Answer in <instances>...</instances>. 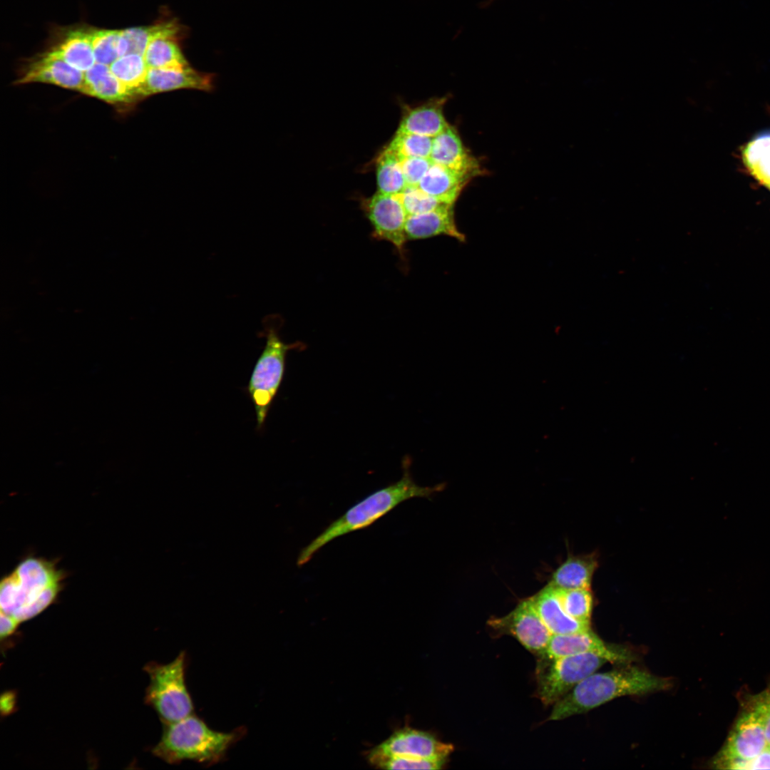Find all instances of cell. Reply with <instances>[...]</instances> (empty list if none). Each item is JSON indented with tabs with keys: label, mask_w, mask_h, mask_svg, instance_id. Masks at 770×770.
Segmentation results:
<instances>
[{
	"label": "cell",
	"mask_w": 770,
	"mask_h": 770,
	"mask_svg": "<svg viewBox=\"0 0 770 770\" xmlns=\"http://www.w3.org/2000/svg\"><path fill=\"white\" fill-rule=\"evenodd\" d=\"M430 158L433 163L467 178L474 173L477 167L473 159L468 154L458 133L450 125L433 138Z\"/></svg>",
	"instance_id": "e0dca14e"
},
{
	"label": "cell",
	"mask_w": 770,
	"mask_h": 770,
	"mask_svg": "<svg viewBox=\"0 0 770 770\" xmlns=\"http://www.w3.org/2000/svg\"><path fill=\"white\" fill-rule=\"evenodd\" d=\"M81 91L108 103L125 102L133 98L128 89L113 74L110 66L98 63L84 72Z\"/></svg>",
	"instance_id": "d6986e66"
},
{
	"label": "cell",
	"mask_w": 770,
	"mask_h": 770,
	"mask_svg": "<svg viewBox=\"0 0 770 770\" xmlns=\"http://www.w3.org/2000/svg\"><path fill=\"white\" fill-rule=\"evenodd\" d=\"M670 685L667 678L634 667L594 672L554 704L548 719H564L589 712L617 697L662 691Z\"/></svg>",
	"instance_id": "3957f363"
},
{
	"label": "cell",
	"mask_w": 770,
	"mask_h": 770,
	"mask_svg": "<svg viewBox=\"0 0 770 770\" xmlns=\"http://www.w3.org/2000/svg\"><path fill=\"white\" fill-rule=\"evenodd\" d=\"M187 654L181 651L171 662L148 663L145 671L150 682L145 702L158 714L163 724L183 719L194 713L195 706L185 683Z\"/></svg>",
	"instance_id": "8992f818"
},
{
	"label": "cell",
	"mask_w": 770,
	"mask_h": 770,
	"mask_svg": "<svg viewBox=\"0 0 770 770\" xmlns=\"http://www.w3.org/2000/svg\"><path fill=\"white\" fill-rule=\"evenodd\" d=\"M19 624L13 617L1 612V639L6 638L14 633Z\"/></svg>",
	"instance_id": "836d02e7"
},
{
	"label": "cell",
	"mask_w": 770,
	"mask_h": 770,
	"mask_svg": "<svg viewBox=\"0 0 770 770\" xmlns=\"http://www.w3.org/2000/svg\"><path fill=\"white\" fill-rule=\"evenodd\" d=\"M364 207L375 237L389 242L402 255L407 240L405 226L408 214L398 195L377 192L364 202Z\"/></svg>",
	"instance_id": "8fae6325"
},
{
	"label": "cell",
	"mask_w": 770,
	"mask_h": 770,
	"mask_svg": "<svg viewBox=\"0 0 770 770\" xmlns=\"http://www.w3.org/2000/svg\"><path fill=\"white\" fill-rule=\"evenodd\" d=\"M769 746L761 719L754 710L742 705L741 712L711 764L714 769H732L739 762L755 759Z\"/></svg>",
	"instance_id": "ba28073f"
},
{
	"label": "cell",
	"mask_w": 770,
	"mask_h": 770,
	"mask_svg": "<svg viewBox=\"0 0 770 770\" xmlns=\"http://www.w3.org/2000/svg\"><path fill=\"white\" fill-rule=\"evenodd\" d=\"M400 160L386 148L380 155L376 165L378 192L396 195L406 187Z\"/></svg>",
	"instance_id": "d4e9b609"
},
{
	"label": "cell",
	"mask_w": 770,
	"mask_h": 770,
	"mask_svg": "<svg viewBox=\"0 0 770 770\" xmlns=\"http://www.w3.org/2000/svg\"><path fill=\"white\" fill-rule=\"evenodd\" d=\"M741 704L752 709L760 717L770 745V685L759 694L746 696Z\"/></svg>",
	"instance_id": "1f68e13d"
},
{
	"label": "cell",
	"mask_w": 770,
	"mask_h": 770,
	"mask_svg": "<svg viewBox=\"0 0 770 770\" xmlns=\"http://www.w3.org/2000/svg\"><path fill=\"white\" fill-rule=\"evenodd\" d=\"M556 590L565 611L573 618L590 624L593 607V597L590 590Z\"/></svg>",
	"instance_id": "f1b7e54d"
},
{
	"label": "cell",
	"mask_w": 770,
	"mask_h": 770,
	"mask_svg": "<svg viewBox=\"0 0 770 770\" xmlns=\"http://www.w3.org/2000/svg\"><path fill=\"white\" fill-rule=\"evenodd\" d=\"M585 653H595L615 663H627L631 658L628 652L606 644L590 628L570 634L552 635L538 656L543 666L561 657Z\"/></svg>",
	"instance_id": "30bf717a"
},
{
	"label": "cell",
	"mask_w": 770,
	"mask_h": 770,
	"mask_svg": "<svg viewBox=\"0 0 770 770\" xmlns=\"http://www.w3.org/2000/svg\"><path fill=\"white\" fill-rule=\"evenodd\" d=\"M370 764L383 769H439L446 761L381 754L371 749L367 754Z\"/></svg>",
	"instance_id": "83f0119b"
},
{
	"label": "cell",
	"mask_w": 770,
	"mask_h": 770,
	"mask_svg": "<svg viewBox=\"0 0 770 770\" xmlns=\"http://www.w3.org/2000/svg\"><path fill=\"white\" fill-rule=\"evenodd\" d=\"M51 51L70 66L83 73L96 63L90 29H79L68 32L59 44Z\"/></svg>",
	"instance_id": "7402d4cb"
},
{
	"label": "cell",
	"mask_w": 770,
	"mask_h": 770,
	"mask_svg": "<svg viewBox=\"0 0 770 770\" xmlns=\"http://www.w3.org/2000/svg\"><path fill=\"white\" fill-rule=\"evenodd\" d=\"M466 179L458 172L433 163L418 186L438 201L453 205Z\"/></svg>",
	"instance_id": "44dd1931"
},
{
	"label": "cell",
	"mask_w": 770,
	"mask_h": 770,
	"mask_svg": "<svg viewBox=\"0 0 770 770\" xmlns=\"http://www.w3.org/2000/svg\"><path fill=\"white\" fill-rule=\"evenodd\" d=\"M163 725L160 739L151 753L169 764L192 761L210 766L221 762L247 732L245 727L229 732L216 731L195 713Z\"/></svg>",
	"instance_id": "277c9868"
},
{
	"label": "cell",
	"mask_w": 770,
	"mask_h": 770,
	"mask_svg": "<svg viewBox=\"0 0 770 770\" xmlns=\"http://www.w3.org/2000/svg\"><path fill=\"white\" fill-rule=\"evenodd\" d=\"M433 161L430 158L409 157L401 161L406 186H418Z\"/></svg>",
	"instance_id": "d6a6232c"
},
{
	"label": "cell",
	"mask_w": 770,
	"mask_h": 770,
	"mask_svg": "<svg viewBox=\"0 0 770 770\" xmlns=\"http://www.w3.org/2000/svg\"><path fill=\"white\" fill-rule=\"evenodd\" d=\"M398 196L408 215L427 212L448 205L426 193L419 186H406Z\"/></svg>",
	"instance_id": "4dcf8cb0"
},
{
	"label": "cell",
	"mask_w": 770,
	"mask_h": 770,
	"mask_svg": "<svg viewBox=\"0 0 770 770\" xmlns=\"http://www.w3.org/2000/svg\"><path fill=\"white\" fill-rule=\"evenodd\" d=\"M214 87V76L198 71L190 66L148 68L145 78L135 91V97L180 89L210 91Z\"/></svg>",
	"instance_id": "4fadbf2b"
},
{
	"label": "cell",
	"mask_w": 770,
	"mask_h": 770,
	"mask_svg": "<svg viewBox=\"0 0 770 770\" xmlns=\"http://www.w3.org/2000/svg\"><path fill=\"white\" fill-rule=\"evenodd\" d=\"M409 466L410 461L405 458L400 480L369 495L332 521L301 550L297 565H304L329 543L340 536L367 528L404 501L414 498H429L443 489L442 484L432 487L416 484L411 477Z\"/></svg>",
	"instance_id": "6da1fadb"
},
{
	"label": "cell",
	"mask_w": 770,
	"mask_h": 770,
	"mask_svg": "<svg viewBox=\"0 0 770 770\" xmlns=\"http://www.w3.org/2000/svg\"><path fill=\"white\" fill-rule=\"evenodd\" d=\"M433 138L397 130L386 149L400 160L409 157L430 158Z\"/></svg>",
	"instance_id": "4316f807"
},
{
	"label": "cell",
	"mask_w": 770,
	"mask_h": 770,
	"mask_svg": "<svg viewBox=\"0 0 770 770\" xmlns=\"http://www.w3.org/2000/svg\"><path fill=\"white\" fill-rule=\"evenodd\" d=\"M407 240H419L445 235L460 241L464 235L458 230L452 205H445L433 210L408 215L406 222Z\"/></svg>",
	"instance_id": "2e32d148"
},
{
	"label": "cell",
	"mask_w": 770,
	"mask_h": 770,
	"mask_svg": "<svg viewBox=\"0 0 770 770\" xmlns=\"http://www.w3.org/2000/svg\"><path fill=\"white\" fill-rule=\"evenodd\" d=\"M607 662L601 655L585 653L561 657L541 666L537 695L545 704H555Z\"/></svg>",
	"instance_id": "52a82bcc"
},
{
	"label": "cell",
	"mask_w": 770,
	"mask_h": 770,
	"mask_svg": "<svg viewBox=\"0 0 770 770\" xmlns=\"http://www.w3.org/2000/svg\"><path fill=\"white\" fill-rule=\"evenodd\" d=\"M373 750L389 755L446 761L453 746L438 741L428 732L404 728L394 732Z\"/></svg>",
	"instance_id": "7c38bea8"
},
{
	"label": "cell",
	"mask_w": 770,
	"mask_h": 770,
	"mask_svg": "<svg viewBox=\"0 0 770 770\" xmlns=\"http://www.w3.org/2000/svg\"><path fill=\"white\" fill-rule=\"evenodd\" d=\"M121 30L90 29L96 63L111 66L118 58V47Z\"/></svg>",
	"instance_id": "f546056e"
},
{
	"label": "cell",
	"mask_w": 770,
	"mask_h": 770,
	"mask_svg": "<svg viewBox=\"0 0 770 770\" xmlns=\"http://www.w3.org/2000/svg\"><path fill=\"white\" fill-rule=\"evenodd\" d=\"M110 68L133 98L135 91L143 83L148 70L144 57L135 53H128L117 58Z\"/></svg>",
	"instance_id": "484cf974"
},
{
	"label": "cell",
	"mask_w": 770,
	"mask_h": 770,
	"mask_svg": "<svg viewBox=\"0 0 770 770\" xmlns=\"http://www.w3.org/2000/svg\"><path fill=\"white\" fill-rule=\"evenodd\" d=\"M530 600L552 635L570 634L590 629V624L573 618L565 611L557 590L548 584Z\"/></svg>",
	"instance_id": "9a60e30c"
},
{
	"label": "cell",
	"mask_w": 770,
	"mask_h": 770,
	"mask_svg": "<svg viewBox=\"0 0 770 770\" xmlns=\"http://www.w3.org/2000/svg\"><path fill=\"white\" fill-rule=\"evenodd\" d=\"M488 624L497 633L513 637L525 649L538 655L544 650L552 635L530 597L521 600L508 615L492 617Z\"/></svg>",
	"instance_id": "9c48e42d"
},
{
	"label": "cell",
	"mask_w": 770,
	"mask_h": 770,
	"mask_svg": "<svg viewBox=\"0 0 770 770\" xmlns=\"http://www.w3.org/2000/svg\"><path fill=\"white\" fill-rule=\"evenodd\" d=\"M274 316L263 321L262 335L265 344L257 359L246 391L254 406L257 431L262 432L270 408L282 382L286 357L289 351L297 349L298 343L286 344L280 338Z\"/></svg>",
	"instance_id": "5b68a950"
},
{
	"label": "cell",
	"mask_w": 770,
	"mask_h": 770,
	"mask_svg": "<svg viewBox=\"0 0 770 770\" xmlns=\"http://www.w3.org/2000/svg\"><path fill=\"white\" fill-rule=\"evenodd\" d=\"M443 101L433 100L404 111L398 131L434 138L449 125L443 113Z\"/></svg>",
	"instance_id": "ac0fdd59"
},
{
	"label": "cell",
	"mask_w": 770,
	"mask_h": 770,
	"mask_svg": "<svg viewBox=\"0 0 770 770\" xmlns=\"http://www.w3.org/2000/svg\"><path fill=\"white\" fill-rule=\"evenodd\" d=\"M597 567L594 554L570 555L553 572L548 585L556 589H590Z\"/></svg>",
	"instance_id": "ffe728a7"
},
{
	"label": "cell",
	"mask_w": 770,
	"mask_h": 770,
	"mask_svg": "<svg viewBox=\"0 0 770 770\" xmlns=\"http://www.w3.org/2000/svg\"><path fill=\"white\" fill-rule=\"evenodd\" d=\"M66 578L56 560L27 556L1 581V612L20 623L36 617L56 600Z\"/></svg>",
	"instance_id": "7a4b0ae2"
},
{
	"label": "cell",
	"mask_w": 770,
	"mask_h": 770,
	"mask_svg": "<svg viewBox=\"0 0 770 770\" xmlns=\"http://www.w3.org/2000/svg\"><path fill=\"white\" fill-rule=\"evenodd\" d=\"M34 82L51 83L81 91L84 82V73L49 51L29 64L18 81V83Z\"/></svg>",
	"instance_id": "5bb4252c"
},
{
	"label": "cell",
	"mask_w": 770,
	"mask_h": 770,
	"mask_svg": "<svg viewBox=\"0 0 770 770\" xmlns=\"http://www.w3.org/2000/svg\"><path fill=\"white\" fill-rule=\"evenodd\" d=\"M186 29L176 19H170L156 24L122 30L128 43V53L144 56L149 43L154 38L169 36L181 40L187 34Z\"/></svg>",
	"instance_id": "603a6c76"
},
{
	"label": "cell",
	"mask_w": 770,
	"mask_h": 770,
	"mask_svg": "<svg viewBox=\"0 0 770 770\" xmlns=\"http://www.w3.org/2000/svg\"><path fill=\"white\" fill-rule=\"evenodd\" d=\"M181 39L162 36L153 39L144 53L148 68L185 67L190 66L181 49Z\"/></svg>",
	"instance_id": "cb8c5ba5"
}]
</instances>
